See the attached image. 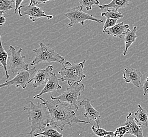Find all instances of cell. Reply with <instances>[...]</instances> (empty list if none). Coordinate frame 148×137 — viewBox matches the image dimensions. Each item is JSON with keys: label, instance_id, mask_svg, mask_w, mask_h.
<instances>
[{"label": "cell", "instance_id": "cell-21", "mask_svg": "<svg viewBox=\"0 0 148 137\" xmlns=\"http://www.w3.org/2000/svg\"><path fill=\"white\" fill-rule=\"evenodd\" d=\"M107 11L101 13V16L105 17L107 18L114 19H120L123 17V15L118 10L115 9H107Z\"/></svg>", "mask_w": 148, "mask_h": 137}, {"label": "cell", "instance_id": "cell-18", "mask_svg": "<svg viewBox=\"0 0 148 137\" xmlns=\"http://www.w3.org/2000/svg\"><path fill=\"white\" fill-rule=\"evenodd\" d=\"M134 116L135 120L140 126H148V112L140 104H138V109L135 112Z\"/></svg>", "mask_w": 148, "mask_h": 137}, {"label": "cell", "instance_id": "cell-29", "mask_svg": "<svg viewBox=\"0 0 148 137\" xmlns=\"http://www.w3.org/2000/svg\"><path fill=\"white\" fill-rule=\"evenodd\" d=\"M15 6L14 13H16L17 10H18V9L20 6H22L21 4L24 0H15Z\"/></svg>", "mask_w": 148, "mask_h": 137}, {"label": "cell", "instance_id": "cell-22", "mask_svg": "<svg viewBox=\"0 0 148 137\" xmlns=\"http://www.w3.org/2000/svg\"><path fill=\"white\" fill-rule=\"evenodd\" d=\"M15 6V0H0V11L8 13Z\"/></svg>", "mask_w": 148, "mask_h": 137}, {"label": "cell", "instance_id": "cell-15", "mask_svg": "<svg viewBox=\"0 0 148 137\" xmlns=\"http://www.w3.org/2000/svg\"><path fill=\"white\" fill-rule=\"evenodd\" d=\"M129 30V24H125L124 22H121L117 23L115 26L106 29L103 31V33L110 35L114 37H119L120 39H123V37L125 36V33Z\"/></svg>", "mask_w": 148, "mask_h": 137}, {"label": "cell", "instance_id": "cell-10", "mask_svg": "<svg viewBox=\"0 0 148 137\" xmlns=\"http://www.w3.org/2000/svg\"><path fill=\"white\" fill-rule=\"evenodd\" d=\"M53 66H49L46 68H41L37 71L35 74L34 77L30 80V83L33 81V87L36 88L43 85H45L48 81L51 74H53Z\"/></svg>", "mask_w": 148, "mask_h": 137}, {"label": "cell", "instance_id": "cell-13", "mask_svg": "<svg viewBox=\"0 0 148 137\" xmlns=\"http://www.w3.org/2000/svg\"><path fill=\"white\" fill-rule=\"evenodd\" d=\"M125 125L129 128L127 134L133 135L137 137H144L143 129L141 126L138 124L134 118L132 116L131 112L129 113L127 117Z\"/></svg>", "mask_w": 148, "mask_h": 137}, {"label": "cell", "instance_id": "cell-32", "mask_svg": "<svg viewBox=\"0 0 148 137\" xmlns=\"http://www.w3.org/2000/svg\"><path fill=\"white\" fill-rule=\"evenodd\" d=\"M41 137H44V136H42Z\"/></svg>", "mask_w": 148, "mask_h": 137}, {"label": "cell", "instance_id": "cell-12", "mask_svg": "<svg viewBox=\"0 0 148 137\" xmlns=\"http://www.w3.org/2000/svg\"><path fill=\"white\" fill-rule=\"evenodd\" d=\"M143 76V73L139 70L132 68H125L123 78L126 82H131L137 88H139L141 84V78Z\"/></svg>", "mask_w": 148, "mask_h": 137}, {"label": "cell", "instance_id": "cell-16", "mask_svg": "<svg viewBox=\"0 0 148 137\" xmlns=\"http://www.w3.org/2000/svg\"><path fill=\"white\" fill-rule=\"evenodd\" d=\"M137 31V27L134 26L132 30H129L128 32L125 33L124 37V41L125 43V49L123 52V55L124 56L128 54V50L131 46V45L136 42L137 35L136 34Z\"/></svg>", "mask_w": 148, "mask_h": 137}, {"label": "cell", "instance_id": "cell-4", "mask_svg": "<svg viewBox=\"0 0 148 137\" xmlns=\"http://www.w3.org/2000/svg\"><path fill=\"white\" fill-rule=\"evenodd\" d=\"M33 52L36 55L34 59L31 63V66H36L42 63H51L53 62L63 64L64 62L65 58L61 56L54 49L45 45L44 43H40L38 49L33 50Z\"/></svg>", "mask_w": 148, "mask_h": 137}, {"label": "cell", "instance_id": "cell-28", "mask_svg": "<svg viewBox=\"0 0 148 137\" xmlns=\"http://www.w3.org/2000/svg\"><path fill=\"white\" fill-rule=\"evenodd\" d=\"M51 1H57V0H30V3L35 6H38L42 3H45L46 2Z\"/></svg>", "mask_w": 148, "mask_h": 137}, {"label": "cell", "instance_id": "cell-31", "mask_svg": "<svg viewBox=\"0 0 148 137\" xmlns=\"http://www.w3.org/2000/svg\"><path fill=\"white\" fill-rule=\"evenodd\" d=\"M111 136H110V135H106V136H104V137H111Z\"/></svg>", "mask_w": 148, "mask_h": 137}, {"label": "cell", "instance_id": "cell-30", "mask_svg": "<svg viewBox=\"0 0 148 137\" xmlns=\"http://www.w3.org/2000/svg\"><path fill=\"white\" fill-rule=\"evenodd\" d=\"M3 12L0 11V25L1 26H3L6 21V17L3 15Z\"/></svg>", "mask_w": 148, "mask_h": 137}, {"label": "cell", "instance_id": "cell-20", "mask_svg": "<svg viewBox=\"0 0 148 137\" xmlns=\"http://www.w3.org/2000/svg\"><path fill=\"white\" fill-rule=\"evenodd\" d=\"M42 136L45 137H64L63 134L58 131L56 128L49 126L47 127L43 132L40 133H34L33 136L37 137Z\"/></svg>", "mask_w": 148, "mask_h": 137}, {"label": "cell", "instance_id": "cell-24", "mask_svg": "<svg viewBox=\"0 0 148 137\" xmlns=\"http://www.w3.org/2000/svg\"><path fill=\"white\" fill-rule=\"evenodd\" d=\"M92 131L94 132V134H96L97 136L99 137H103L106 135H110L111 136H114V132L112 131H108L105 129L100 128H96L95 126L93 125L91 127Z\"/></svg>", "mask_w": 148, "mask_h": 137}, {"label": "cell", "instance_id": "cell-8", "mask_svg": "<svg viewBox=\"0 0 148 137\" xmlns=\"http://www.w3.org/2000/svg\"><path fill=\"white\" fill-rule=\"evenodd\" d=\"M36 68L34 67L28 70H23L17 73V75L11 80H7L5 83L0 85V88H3L6 86H14L18 88L19 86L25 89L27 84L30 83L32 76L36 72Z\"/></svg>", "mask_w": 148, "mask_h": 137}, {"label": "cell", "instance_id": "cell-5", "mask_svg": "<svg viewBox=\"0 0 148 137\" xmlns=\"http://www.w3.org/2000/svg\"><path fill=\"white\" fill-rule=\"evenodd\" d=\"M85 86L84 84L76 83L69 86L65 91L57 97L51 96V100H60L62 102H67L71 106H73L76 110H78V98L84 91Z\"/></svg>", "mask_w": 148, "mask_h": 137}, {"label": "cell", "instance_id": "cell-25", "mask_svg": "<svg viewBox=\"0 0 148 137\" xmlns=\"http://www.w3.org/2000/svg\"><path fill=\"white\" fill-rule=\"evenodd\" d=\"M129 128L126 126L120 127L116 129L114 132V137H123L124 135L127 134Z\"/></svg>", "mask_w": 148, "mask_h": 137}, {"label": "cell", "instance_id": "cell-3", "mask_svg": "<svg viewBox=\"0 0 148 137\" xmlns=\"http://www.w3.org/2000/svg\"><path fill=\"white\" fill-rule=\"evenodd\" d=\"M86 60L79 63H71L66 62L62 64V68L58 74L60 75L59 80L67 81L69 86H71L76 83H79L86 75L84 74V68Z\"/></svg>", "mask_w": 148, "mask_h": 137}, {"label": "cell", "instance_id": "cell-33", "mask_svg": "<svg viewBox=\"0 0 148 137\" xmlns=\"http://www.w3.org/2000/svg\"><path fill=\"white\" fill-rule=\"evenodd\" d=\"M111 137H114V136H111Z\"/></svg>", "mask_w": 148, "mask_h": 137}, {"label": "cell", "instance_id": "cell-1", "mask_svg": "<svg viewBox=\"0 0 148 137\" xmlns=\"http://www.w3.org/2000/svg\"><path fill=\"white\" fill-rule=\"evenodd\" d=\"M43 101L49 109L51 116L50 126L59 128L63 131L66 125L73 126V123H86L92 125L91 122L80 120L76 117V113L69 104L63 103L58 100H46L43 98L37 97Z\"/></svg>", "mask_w": 148, "mask_h": 137}, {"label": "cell", "instance_id": "cell-2", "mask_svg": "<svg viewBox=\"0 0 148 137\" xmlns=\"http://www.w3.org/2000/svg\"><path fill=\"white\" fill-rule=\"evenodd\" d=\"M31 105L29 107L23 108V110L28 112L29 122L31 123V131L28 134L32 137L33 133L36 130H40V132H43L45 129L50 126L51 121V116L49 109L44 103L38 102L35 104L30 101Z\"/></svg>", "mask_w": 148, "mask_h": 137}, {"label": "cell", "instance_id": "cell-19", "mask_svg": "<svg viewBox=\"0 0 148 137\" xmlns=\"http://www.w3.org/2000/svg\"><path fill=\"white\" fill-rule=\"evenodd\" d=\"M1 46H0V63L1 66L2 67L5 71V75L6 80H8L10 77V74L8 73L7 65H8V60L9 58V54L5 51L3 48L2 42L1 40V37L0 39Z\"/></svg>", "mask_w": 148, "mask_h": 137}, {"label": "cell", "instance_id": "cell-7", "mask_svg": "<svg viewBox=\"0 0 148 137\" xmlns=\"http://www.w3.org/2000/svg\"><path fill=\"white\" fill-rule=\"evenodd\" d=\"M23 49L20 48L16 50L14 46H10V58L9 60V65L12 73H18L23 70H28L29 64L25 63L24 59L25 58V55L21 54Z\"/></svg>", "mask_w": 148, "mask_h": 137}, {"label": "cell", "instance_id": "cell-26", "mask_svg": "<svg viewBox=\"0 0 148 137\" xmlns=\"http://www.w3.org/2000/svg\"><path fill=\"white\" fill-rule=\"evenodd\" d=\"M117 21H118V19L107 18L105 23L103 26V31H105L106 29L109 28H111V27L115 26L117 24Z\"/></svg>", "mask_w": 148, "mask_h": 137}, {"label": "cell", "instance_id": "cell-27", "mask_svg": "<svg viewBox=\"0 0 148 137\" xmlns=\"http://www.w3.org/2000/svg\"><path fill=\"white\" fill-rule=\"evenodd\" d=\"M143 95L145 96L147 94H148V74L145 77V82L143 85Z\"/></svg>", "mask_w": 148, "mask_h": 137}, {"label": "cell", "instance_id": "cell-14", "mask_svg": "<svg viewBox=\"0 0 148 137\" xmlns=\"http://www.w3.org/2000/svg\"><path fill=\"white\" fill-rule=\"evenodd\" d=\"M59 80H60L59 79H58L57 77L56 74L54 73H53V74H51L48 81L46 83L45 86L42 90V91L40 92L39 94H37L34 96L33 97V99H36L37 97H40L43 94H45L47 93L56 91L58 90H61L62 88V86H60L58 82Z\"/></svg>", "mask_w": 148, "mask_h": 137}, {"label": "cell", "instance_id": "cell-23", "mask_svg": "<svg viewBox=\"0 0 148 137\" xmlns=\"http://www.w3.org/2000/svg\"><path fill=\"white\" fill-rule=\"evenodd\" d=\"M79 2L81 6L87 11L92 10L94 5L98 6L100 4L99 0H79Z\"/></svg>", "mask_w": 148, "mask_h": 137}, {"label": "cell", "instance_id": "cell-11", "mask_svg": "<svg viewBox=\"0 0 148 137\" xmlns=\"http://www.w3.org/2000/svg\"><path fill=\"white\" fill-rule=\"evenodd\" d=\"M80 105L84 107L85 112L84 114L85 117L90 121H94L97 123V128H100L99 123L101 121V113L94 108L91 105L89 99H85L80 102Z\"/></svg>", "mask_w": 148, "mask_h": 137}, {"label": "cell", "instance_id": "cell-17", "mask_svg": "<svg viewBox=\"0 0 148 137\" xmlns=\"http://www.w3.org/2000/svg\"><path fill=\"white\" fill-rule=\"evenodd\" d=\"M131 0H111L110 3L99 6V8L101 10L112 9L119 10L120 9H125L129 6V2Z\"/></svg>", "mask_w": 148, "mask_h": 137}, {"label": "cell", "instance_id": "cell-9", "mask_svg": "<svg viewBox=\"0 0 148 137\" xmlns=\"http://www.w3.org/2000/svg\"><path fill=\"white\" fill-rule=\"evenodd\" d=\"M18 13L21 17L28 15L29 19L33 22H35L36 20L40 18L46 17L48 20H50L53 17L51 15H46L41 8L31 3L29 4V6H20L18 9Z\"/></svg>", "mask_w": 148, "mask_h": 137}, {"label": "cell", "instance_id": "cell-6", "mask_svg": "<svg viewBox=\"0 0 148 137\" xmlns=\"http://www.w3.org/2000/svg\"><path fill=\"white\" fill-rule=\"evenodd\" d=\"M83 7L82 6H78L67 10L64 14L66 17L70 20L68 24V28H71L74 24L79 23L82 26H84L85 21L86 20H90L96 22L97 23H102L103 20L97 19L95 16L90 15L83 11Z\"/></svg>", "mask_w": 148, "mask_h": 137}]
</instances>
